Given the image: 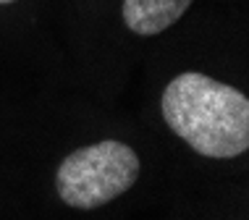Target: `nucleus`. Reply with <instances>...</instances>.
Wrapping results in <instances>:
<instances>
[{"instance_id":"1","label":"nucleus","mask_w":249,"mask_h":220,"mask_svg":"<svg viewBox=\"0 0 249 220\" xmlns=\"http://www.w3.org/2000/svg\"><path fill=\"white\" fill-rule=\"evenodd\" d=\"M163 118L197 155L231 160L249 147V100L239 89L197 71L178 73L165 86Z\"/></svg>"},{"instance_id":"2","label":"nucleus","mask_w":249,"mask_h":220,"mask_svg":"<svg viewBox=\"0 0 249 220\" xmlns=\"http://www.w3.org/2000/svg\"><path fill=\"white\" fill-rule=\"evenodd\" d=\"M137 176V152L126 142L103 139L66 155L55 173V191L73 210H97L129 191Z\"/></svg>"},{"instance_id":"3","label":"nucleus","mask_w":249,"mask_h":220,"mask_svg":"<svg viewBox=\"0 0 249 220\" xmlns=\"http://www.w3.org/2000/svg\"><path fill=\"white\" fill-rule=\"evenodd\" d=\"M189 5L192 0H124V24L139 37H155L171 29Z\"/></svg>"},{"instance_id":"4","label":"nucleus","mask_w":249,"mask_h":220,"mask_svg":"<svg viewBox=\"0 0 249 220\" xmlns=\"http://www.w3.org/2000/svg\"><path fill=\"white\" fill-rule=\"evenodd\" d=\"M8 3H16V0H0V5H8Z\"/></svg>"}]
</instances>
